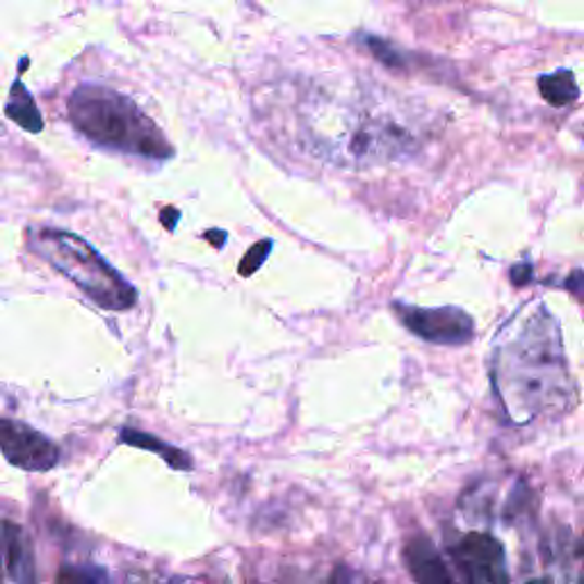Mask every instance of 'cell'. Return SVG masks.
<instances>
[{
  "label": "cell",
  "mask_w": 584,
  "mask_h": 584,
  "mask_svg": "<svg viewBox=\"0 0 584 584\" xmlns=\"http://www.w3.org/2000/svg\"><path fill=\"white\" fill-rule=\"evenodd\" d=\"M494 382L500 402L513 423L562 411L573 400V382L559 338L557 322L542 309L523 332L498 352Z\"/></svg>",
  "instance_id": "6da1fadb"
},
{
  "label": "cell",
  "mask_w": 584,
  "mask_h": 584,
  "mask_svg": "<svg viewBox=\"0 0 584 584\" xmlns=\"http://www.w3.org/2000/svg\"><path fill=\"white\" fill-rule=\"evenodd\" d=\"M307 149L336 167L368 170L413 158L423 145L418 131L393 114L357 110L336 128L307 131Z\"/></svg>",
  "instance_id": "7a4b0ae2"
},
{
  "label": "cell",
  "mask_w": 584,
  "mask_h": 584,
  "mask_svg": "<svg viewBox=\"0 0 584 584\" xmlns=\"http://www.w3.org/2000/svg\"><path fill=\"white\" fill-rule=\"evenodd\" d=\"M69 120L99 147L153 160L174 156L167 137L151 122V116L110 87L80 85L69 97Z\"/></svg>",
  "instance_id": "3957f363"
},
{
  "label": "cell",
  "mask_w": 584,
  "mask_h": 584,
  "mask_svg": "<svg viewBox=\"0 0 584 584\" xmlns=\"http://www.w3.org/2000/svg\"><path fill=\"white\" fill-rule=\"evenodd\" d=\"M30 245L46 263L78 286L97 307L116 313L135 307V288L76 233L39 228L33 233Z\"/></svg>",
  "instance_id": "277c9868"
},
{
  "label": "cell",
  "mask_w": 584,
  "mask_h": 584,
  "mask_svg": "<svg viewBox=\"0 0 584 584\" xmlns=\"http://www.w3.org/2000/svg\"><path fill=\"white\" fill-rule=\"evenodd\" d=\"M393 311L413 336L434 345H465L475 336L473 318L455 307L418 309L393 303Z\"/></svg>",
  "instance_id": "5b68a950"
},
{
  "label": "cell",
  "mask_w": 584,
  "mask_h": 584,
  "mask_svg": "<svg viewBox=\"0 0 584 584\" xmlns=\"http://www.w3.org/2000/svg\"><path fill=\"white\" fill-rule=\"evenodd\" d=\"M0 452L21 471L46 473L58 465L60 448L21 420L0 418Z\"/></svg>",
  "instance_id": "8992f818"
},
{
  "label": "cell",
  "mask_w": 584,
  "mask_h": 584,
  "mask_svg": "<svg viewBox=\"0 0 584 584\" xmlns=\"http://www.w3.org/2000/svg\"><path fill=\"white\" fill-rule=\"evenodd\" d=\"M450 557L459 573L475 584L496 582L502 584L509 580L505 567V550L498 539L484 532H471L450 548Z\"/></svg>",
  "instance_id": "52a82bcc"
},
{
  "label": "cell",
  "mask_w": 584,
  "mask_h": 584,
  "mask_svg": "<svg viewBox=\"0 0 584 584\" xmlns=\"http://www.w3.org/2000/svg\"><path fill=\"white\" fill-rule=\"evenodd\" d=\"M409 571L413 573V577L418 582H440L448 584L455 580V575L450 573L448 564L443 562V557L438 555V550L434 548V544L430 539H415L407 546L405 550Z\"/></svg>",
  "instance_id": "ba28073f"
},
{
  "label": "cell",
  "mask_w": 584,
  "mask_h": 584,
  "mask_svg": "<svg viewBox=\"0 0 584 584\" xmlns=\"http://www.w3.org/2000/svg\"><path fill=\"white\" fill-rule=\"evenodd\" d=\"M3 548H5V569L12 580H33V552L28 546L26 534L21 527L5 523L3 532Z\"/></svg>",
  "instance_id": "9c48e42d"
},
{
  "label": "cell",
  "mask_w": 584,
  "mask_h": 584,
  "mask_svg": "<svg viewBox=\"0 0 584 584\" xmlns=\"http://www.w3.org/2000/svg\"><path fill=\"white\" fill-rule=\"evenodd\" d=\"M120 440L128 443V446H135V448L158 452L162 459H165L172 465V469H178V471H190L192 469V459H190L188 452L176 450V448L167 446V443H160L151 434H142V432H135V430H122Z\"/></svg>",
  "instance_id": "30bf717a"
},
{
  "label": "cell",
  "mask_w": 584,
  "mask_h": 584,
  "mask_svg": "<svg viewBox=\"0 0 584 584\" xmlns=\"http://www.w3.org/2000/svg\"><path fill=\"white\" fill-rule=\"evenodd\" d=\"M5 112H8V116L14 124H18L21 128H26L30 133H39L44 128L41 114H39L33 97L28 95V89L23 87L21 80H14V85H12Z\"/></svg>",
  "instance_id": "8fae6325"
},
{
  "label": "cell",
  "mask_w": 584,
  "mask_h": 584,
  "mask_svg": "<svg viewBox=\"0 0 584 584\" xmlns=\"http://www.w3.org/2000/svg\"><path fill=\"white\" fill-rule=\"evenodd\" d=\"M539 91H542V97L555 108H564V105L573 103L580 97L575 76H573V72H569V69H562V72L542 76L539 78Z\"/></svg>",
  "instance_id": "7c38bea8"
},
{
  "label": "cell",
  "mask_w": 584,
  "mask_h": 584,
  "mask_svg": "<svg viewBox=\"0 0 584 584\" xmlns=\"http://www.w3.org/2000/svg\"><path fill=\"white\" fill-rule=\"evenodd\" d=\"M365 44H368L370 53L375 55V58H377L382 64H386V66H395V69L405 66L402 55L397 53V51L393 49V46H390V44H386L384 39H380V37H368V39H365Z\"/></svg>",
  "instance_id": "4fadbf2b"
},
{
  "label": "cell",
  "mask_w": 584,
  "mask_h": 584,
  "mask_svg": "<svg viewBox=\"0 0 584 584\" xmlns=\"http://www.w3.org/2000/svg\"><path fill=\"white\" fill-rule=\"evenodd\" d=\"M272 251V243L270 240H261V243H256L247 253H245V259L240 263V274L243 276H251L256 270H259L265 259H268V253Z\"/></svg>",
  "instance_id": "5bb4252c"
},
{
  "label": "cell",
  "mask_w": 584,
  "mask_h": 584,
  "mask_svg": "<svg viewBox=\"0 0 584 584\" xmlns=\"http://www.w3.org/2000/svg\"><path fill=\"white\" fill-rule=\"evenodd\" d=\"M532 282V265L530 263H521L511 268V284L513 286H525Z\"/></svg>",
  "instance_id": "9a60e30c"
},
{
  "label": "cell",
  "mask_w": 584,
  "mask_h": 584,
  "mask_svg": "<svg viewBox=\"0 0 584 584\" xmlns=\"http://www.w3.org/2000/svg\"><path fill=\"white\" fill-rule=\"evenodd\" d=\"M206 238H208V240H213L215 247H222V245H224V238H226V233H224V231H208V233H206Z\"/></svg>",
  "instance_id": "2e32d148"
}]
</instances>
